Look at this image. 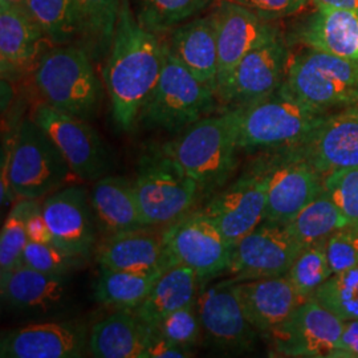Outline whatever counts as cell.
Returning a JSON list of instances; mask_svg holds the SVG:
<instances>
[{"label": "cell", "mask_w": 358, "mask_h": 358, "mask_svg": "<svg viewBox=\"0 0 358 358\" xmlns=\"http://www.w3.org/2000/svg\"><path fill=\"white\" fill-rule=\"evenodd\" d=\"M165 60V38L140 26L128 0L121 1L115 38L103 77L117 128L131 131L153 92Z\"/></svg>", "instance_id": "6da1fadb"}, {"label": "cell", "mask_w": 358, "mask_h": 358, "mask_svg": "<svg viewBox=\"0 0 358 358\" xmlns=\"http://www.w3.org/2000/svg\"><path fill=\"white\" fill-rule=\"evenodd\" d=\"M241 108L210 115L161 148L201 189L223 185L236 166Z\"/></svg>", "instance_id": "7a4b0ae2"}, {"label": "cell", "mask_w": 358, "mask_h": 358, "mask_svg": "<svg viewBox=\"0 0 358 358\" xmlns=\"http://www.w3.org/2000/svg\"><path fill=\"white\" fill-rule=\"evenodd\" d=\"M80 44L50 45L38 57L34 83L44 103L90 121L103 103V84Z\"/></svg>", "instance_id": "3957f363"}, {"label": "cell", "mask_w": 358, "mask_h": 358, "mask_svg": "<svg viewBox=\"0 0 358 358\" xmlns=\"http://www.w3.org/2000/svg\"><path fill=\"white\" fill-rule=\"evenodd\" d=\"M217 93L182 64L165 38V60L159 80L142 108L138 124L167 133H182L217 108Z\"/></svg>", "instance_id": "277c9868"}, {"label": "cell", "mask_w": 358, "mask_h": 358, "mask_svg": "<svg viewBox=\"0 0 358 358\" xmlns=\"http://www.w3.org/2000/svg\"><path fill=\"white\" fill-rule=\"evenodd\" d=\"M239 148H294L328 117L280 87L267 99L241 108Z\"/></svg>", "instance_id": "5b68a950"}, {"label": "cell", "mask_w": 358, "mask_h": 358, "mask_svg": "<svg viewBox=\"0 0 358 358\" xmlns=\"http://www.w3.org/2000/svg\"><path fill=\"white\" fill-rule=\"evenodd\" d=\"M312 108L327 112L358 103V64L327 52L308 48L289 56L282 85Z\"/></svg>", "instance_id": "8992f818"}, {"label": "cell", "mask_w": 358, "mask_h": 358, "mask_svg": "<svg viewBox=\"0 0 358 358\" xmlns=\"http://www.w3.org/2000/svg\"><path fill=\"white\" fill-rule=\"evenodd\" d=\"M73 176L63 154L32 117L16 129L7 177L16 199H41L64 187Z\"/></svg>", "instance_id": "52a82bcc"}, {"label": "cell", "mask_w": 358, "mask_h": 358, "mask_svg": "<svg viewBox=\"0 0 358 358\" xmlns=\"http://www.w3.org/2000/svg\"><path fill=\"white\" fill-rule=\"evenodd\" d=\"M133 186L148 227L169 226L192 211L202 190L161 146L142 154Z\"/></svg>", "instance_id": "ba28073f"}, {"label": "cell", "mask_w": 358, "mask_h": 358, "mask_svg": "<svg viewBox=\"0 0 358 358\" xmlns=\"http://www.w3.org/2000/svg\"><path fill=\"white\" fill-rule=\"evenodd\" d=\"M170 264L196 272L202 282L229 272L234 245L205 210L189 211L162 234Z\"/></svg>", "instance_id": "9c48e42d"}, {"label": "cell", "mask_w": 358, "mask_h": 358, "mask_svg": "<svg viewBox=\"0 0 358 358\" xmlns=\"http://www.w3.org/2000/svg\"><path fill=\"white\" fill-rule=\"evenodd\" d=\"M31 117L55 142L75 177L96 182L106 176L112 166L110 153L87 120L57 110L44 101L35 106Z\"/></svg>", "instance_id": "30bf717a"}, {"label": "cell", "mask_w": 358, "mask_h": 358, "mask_svg": "<svg viewBox=\"0 0 358 358\" xmlns=\"http://www.w3.org/2000/svg\"><path fill=\"white\" fill-rule=\"evenodd\" d=\"M215 27L219 57L217 96L226 88L235 68L247 53L282 35L275 22L232 1L215 0L208 10Z\"/></svg>", "instance_id": "8fae6325"}, {"label": "cell", "mask_w": 358, "mask_h": 358, "mask_svg": "<svg viewBox=\"0 0 358 358\" xmlns=\"http://www.w3.org/2000/svg\"><path fill=\"white\" fill-rule=\"evenodd\" d=\"M343 331L344 320L312 297L268 336L282 357H337Z\"/></svg>", "instance_id": "7c38bea8"}, {"label": "cell", "mask_w": 358, "mask_h": 358, "mask_svg": "<svg viewBox=\"0 0 358 358\" xmlns=\"http://www.w3.org/2000/svg\"><path fill=\"white\" fill-rule=\"evenodd\" d=\"M303 250L285 224L263 222L234 245L229 272L238 282L285 276Z\"/></svg>", "instance_id": "4fadbf2b"}, {"label": "cell", "mask_w": 358, "mask_h": 358, "mask_svg": "<svg viewBox=\"0 0 358 358\" xmlns=\"http://www.w3.org/2000/svg\"><path fill=\"white\" fill-rule=\"evenodd\" d=\"M236 284L234 278L203 287L195 304L206 340L223 352H248L254 349L257 337L244 315Z\"/></svg>", "instance_id": "5bb4252c"}, {"label": "cell", "mask_w": 358, "mask_h": 358, "mask_svg": "<svg viewBox=\"0 0 358 358\" xmlns=\"http://www.w3.org/2000/svg\"><path fill=\"white\" fill-rule=\"evenodd\" d=\"M288 62V45L282 34L244 56L219 93V101L232 109L267 99L282 87Z\"/></svg>", "instance_id": "9a60e30c"}, {"label": "cell", "mask_w": 358, "mask_h": 358, "mask_svg": "<svg viewBox=\"0 0 358 358\" xmlns=\"http://www.w3.org/2000/svg\"><path fill=\"white\" fill-rule=\"evenodd\" d=\"M41 210L53 244L72 255L88 259L97 248L99 229L84 186H66L45 196Z\"/></svg>", "instance_id": "2e32d148"}, {"label": "cell", "mask_w": 358, "mask_h": 358, "mask_svg": "<svg viewBox=\"0 0 358 358\" xmlns=\"http://www.w3.org/2000/svg\"><path fill=\"white\" fill-rule=\"evenodd\" d=\"M268 169H260L232 183L206 206V214L232 245L264 222Z\"/></svg>", "instance_id": "e0dca14e"}, {"label": "cell", "mask_w": 358, "mask_h": 358, "mask_svg": "<svg viewBox=\"0 0 358 358\" xmlns=\"http://www.w3.org/2000/svg\"><path fill=\"white\" fill-rule=\"evenodd\" d=\"M90 332L77 321L32 322L3 333L0 357L78 358L88 349Z\"/></svg>", "instance_id": "ac0fdd59"}, {"label": "cell", "mask_w": 358, "mask_h": 358, "mask_svg": "<svg viewBox=\"0 0 358 358\" xmlns=\"http://www.w3.org/2000/svg\"><path fill=\"white\" fill-rule=\"evenodd\" d=\"M324 190L320 171L294 149L282 162L268 169L264 222L289 223Z\"/></svg>", "instance_id": "d6986e66"}, {"label": "cell", "mask_w": 358, "mask_h": 358, "mask_svg": "<svg viewBox=\"0 0 358 358\" xmlns=\"http://www.w3.org/2000/svg\"><path fill=\"white\" fill-rule=\"evenodd\" d=\"M3 301L13 310L27 315H52L69 304V276L51 275L24 264L0 278Z\"/></svg>", "instance_id": "ffe728a7"}, {"label": "cell", "mask_w": 358, "mask_h": 358, "mask_svg": "<svg viewBox=\"0 0 358 358\" xmlns=\"http://www.w3.org/2000/svg\"><path fill=\"white\" fill-rule=\"evenodd\" d=\"M236 294L248 322L264 334L275 331L306 301L287 276L238 282Z\"/></svg>", "instance_id": "44dd1931"}, {"label": "cell", "mask_w": 358, "mask_h": 358, "mask_svg": "<svg viewBox=\"0 0 358 358\" xmlns=\"http://www.w3.org/2000/svg\"><path fill=\"white\" fill-rule=\"evenodd\" d=\"M294 149L321 174L358 166V118L344 110L328 115L320 127Z\"/></svg>", "instance_id": "7402d4cb"}, {"label": "cell", "mask_w": 358, "mask_h": 358, "mask_svg": "<svg viewBox=\"0 0 358 358\" xmlns=\"http://www.w3.org/2000/svg\"><path fill=\"white\" fill-rule=\"evenodd\" d=\"M294 35L308 48L358 64V13L316 6V11L296 27Z\"/></svg>", "instance_id": "603a6c76"}, {"label": "cell", "mask_w": 358, "mask_h": 358, "mask_svg": "<svg viewBox=\"0 0 358 358\" xmlns=\"http://www.w3.org/2000/svg\"><path fill=\"white\" fill-rule=\"evenodd\" d=\"M167 45L194 76L217 96V43L211 13H205L187 20L166 36Z\"/></svg>", "instance_id": "cb8c5ba5"}, {"label": "cell", "mask_w": 358, "mask_h": 358, "mask_svg": "<svg viewBox=\"0 0 358 358\" xmlns=\"http://www.w3.org/2000/svg\"><path fill=\"white\" fill-rule=\"evenodd\" d=\"M148 229L103 238L94 251L100 268L153 272L171 266L162 235Z\"/></svg>", "instance_id": "d4e9b609"}, {"label": "cell", "mask_w": 358, "mask_h": 358, "mask_svg": "<svg viewBox=\"0 0 358 358\" xmlns=\"http://www.w3.org/2000/svg\"><path fill=\"white\" fill-rule=\"evenodd\" d=\"M48 40L24 7L0 1L1 73L16 75L38 63ZM51 45V44H50Z\"/></svg>", "instance_id": "484cf974"}, {"label": "cell", "mask_w": 358, "mask_h": 358, "mask_svg": "<svg viewBox=\"0 0 358 358\" xmlns=\"http://www.w3.org/2000/svg\"><path fill=\"white\" fill-rule=\"evenodd\" d=\"M90 198L97 229L103 238L148 227L131 180L105 176L94 182Z\"/></svg>", "instance_id": "4316f807"}, {"label": "cell", "mask_w": 358, "mask_h": 358, "mask_svg": "<svg viewBox=\"0 0 358 358\" xmlns=\"http://www.w3.org/2000/svg\"><path fill=\"white\" fill-rule=\"evenodd\" d=\"M152 334L133 309H115L90 328L88 349L96 358H143Z\"/></svg>", "instance_id": "83f0119b"}, {"label": "cell", "mask_w": 358, "mask_h": 358, "mask_svg": "<svg viewBox=\"0 0 358 358\" xmlns=\"http://www.w3.org/2000/svg\"><path fill=\"white\" fill-rule=\"evenodd\" d=\"M202 282L192 268L182 264H171L162 272L154 284L152 292L134 312L152 328L167 315L195 304L202 289Z\"/></svg>", "instance_id": "f1b7e54d"}, {"label": "cell", "mask_w": 358, "mask_h": 358, "mask_svg": "<svg viewBox=\"0 0 358 358\" xmlns=\"http://www.w3.org/2000/svg\"><path fill=\"white\" fill-rule=\"evenodd\" d=\"M165 269L134 272L100 268L94 287V299L103 307L134 310L152 292L154 284Z\"/></svg>", "instance_id": "f546056e"}, {"label": "cell", "mask_w": 358, "mask_h": 358, "mask_svg": "<svg viewBox=\"0 0 358 358\" xmlns=\"http://www.w3.org/2000/svg\"><path fill=\"white\" fill-rule=\"evenodd\" d=\"M122 0H76L81 23L80 45L93 60L106 59L113 44Z\"/></svg>", "instance_id": "4dcf8cb0"}, {"label": "cell", "mask_w": 358, "mask_h": 358, "mask_svg": "<svg viewBox=\"0 0 358 358\" xmlns=\"http://www.w3.org/2000/svg\"><path fill=\"white\" fill-rule=\"evenodd\" d=\"M349 224V220L334 205L327 190H324L285 226L306 248L325 244L332 234Z\"/></svg>", "instance_id": "1f68e13d"}, {"label": "cell", "mask_w": 358, "mask_h": 358, "mask_svg": "<svg viewBox=\"0 0 358 358\" xmlns=\"http://www.w3.org/2000/svg\"><path fill=\"white\" fill-rule=\"evenodd\" d=\"M140 26L166 36L179 24L202 15L215 0H128Z\"/></svg>", "instance_id": "d6a6232c"}, {"label": "cell", "mask_w": 358, "mask_h": 358, "mask_svg": "<svg viewBox=\"0 0 358 358\" xmlns=\"http://www.w3.org/2000/svg\"><path fill=\"white\" fill-rule=\"evenodd\" d=\"M26 10L51 45L80 44L76 0H27Z\"/></svg>", "instance_id": "836d02e7"}, {"label": "cell", "mask_w": 358, "mask_h": 358, "mask_svg": "<svg viewBox=\"0 0 358 358\" xmlns=\"http://www.w3.org/2000/svg\"><path fill=\"white\" fill-rule=\"evenodd\" d=\"M38 202L36 199H17L4 220L0 235V278L13 271L29 242L27 219Z\"/></svg>", "instance_id": "e575fe53"}, {"label": "cell", "mask_w": 358, "mask_h": 358, "mask_svg": "<svg viewBox=\"0 0 358 358\" xmlns=\"http://www.w3.org/2000/svg\"><path fill=\"white\" fill-rule=\"evenodd\" d=\"M332 275L325 244H317L306 247L296 257L285 276L292 282L300 296L308 300L315 296L321 285Z\"/></svg>", "instance_id": "d590c367"}, {"label": "cell", "mask_w": 358, "mask_h": 358, "mask_svg": "<svg viewBox=\"0 0 358 358\" xmlns=\"http://www.w3.org/2000/svg\"><path fill=\"white\" fill-rule=\"evenodd\" d=\"M313 299L344 321L358 319V266L332 275Z\"/></svg>", "instance_id": "8d00e7d4"}, {"label": "cell", "mask_w": 358, "mask_h": 358, "mask_svg": "<svg viewBox=\"0 0 358 358\" xmlns=\"http://www.w3.org/2000/svg\"><path fill=\"white\" fill-rule=\"evenodd\" d=\"M85 259L72 255L53 243L28 242L19 264L51 275H68L83 266Z\"/></svg>", "instance_id": "74e56055"}, {"label": "cell", "mask_w": 358, "mask_h": 358, "mask_svg": "<svg viewBox=\"0 0 358 358\" xmlns=\"http://www.w3.org/2000/svg\"><path fill=\"white\" fill-rule=\"evenodd\" d=\"M196 304V303H195ZM195 304L180 308L152 327V332L177 345L194 349L203 334Z\"/></svg>", "instance_id": "f35d334b"}, {"label": "cell", "mask_w": 358, "mask_h": 358, "mask_svg": "<svg viewBox=\"0 0 358 358\" xmlns=\"http://www.w3.org/2000/svg\"><path fill=\"white\" fill-rule=\"evenodd\" d=\"M324 186L349 223L358 226V166L329 173L324 178Z\"/></svg>", "instance_id": "ab89813d"}, {"label": "cell", "mask_w": 358, "mask_h": 358, "mask_svg": "<svg viewBox=\"0 0 358 358\" xmlns=\"http://www.w3.org/2000/svg\"><path fill=\"white\" fill-rule=\"evenodd\" d=\"M325 251L334 273L358 266V226L349 224L336 231L325 242Z\"/></svg>", "instance_id": "60d3db41"}, {"label": "cell", "mask_w": 358, "mask_h": 358, "mask_svg": "<svg viewBox=\"0 0 358 358\" xmlns=\"http://www.w3.org/2000/svg\"><path fill=\"white\" fill-rule=\"evenodd\" d=\"M260 17L276 22L289 17L294 13H300L308 4L309 0H232Z\"/></svg>", "instance_id": "b9f144b4"}, {"label": "cell", "mask_w": 358, "mask_h": 358, "mask_svg": "<svg viewBox=\"0 0 358 358\" xmlns=\"http://www.w3.org/2000/svg\"><path fill=\"white\" fill-rule=\"evenodd\" d=\"M192 356L194 349L177 345L153 333L143 358H187Z\"/></svg>", "instance_id": "7bdbcfd3"}, {"label": "cell", "mask_w": 358, "mask_h": 358, "mask_svg": "<svg viewBox=\"0 0 358 358\" xmlns=\"http://www.w3.org/2000/svg\"><path fill=\"white\" fill-rule=\"evenodd\" d=\"M27 234L29 242L36 243H53L51 231L47 224V220L43 214L41 205L38 203L29 213L27 219Z\"/></svg>", "instance_id": "ee69618b"}, {"label": "cell", "mask_w": 358, "mask_h": 358, "mask_svg": "<svg viewBox=\"0 0 358 358\" xmlns=\"http://www.w3.org/2000/svg\"><path fill=\"white\" fill-rule=\"evenodd\" d=\"M337 357H358V319L344 322Z\"/></svg>", "instance_id": "f6af8a7d"}, {"label": "cell", "mask_w": 358, "mask_h": 358, "mask_svg": "<svg viewBox=\"0 0 358 358\" xmlns=\"http://www.w3.org/2000/svg\"><path fill=\"white\" fill-rule=\"evenodd\" d=\"M315 6H328L333 8L358 13V0H312Z\"/></svg>", "instance_id": "bcb514c9"}, {"label": "cell", "mask_w": 358, "mask_h": 358, "mask_svg": "<svg viewBox=\"0 0 358 358\" xmlns=\"http://www.w3.org/2000/svg\"><path fill=\"white\" fill-rule=\"evenodd\" d=\"M344 112L348 113V115H353V117L358 118V103L353 105V106H349V108H346Z\"/></svg>", "instance_id": "7dc6e473"}, {"label": "cell", "mask_w": 358, "mask_h": 358, "mask_svg": "<svg viewBox=\"0 0 358 358\" xmlns=\"http://www.w3.org/2000/svg\"><path fill=\"white\" fill-rule=\"evenodd\" d=\"M0 1H7V3H10V4H13V6L24 7V8H26L27 0H0Z\"/></svg>", "instance_id": "c3c4849f"}]
</instances>
